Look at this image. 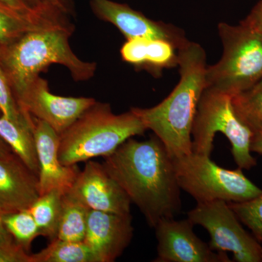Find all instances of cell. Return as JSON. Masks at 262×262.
Here are the masks:
<instances>
[{
	"label": "cell",
	"instance_id": "cell-1",
	"mask_svg": "<svg viewBox=\"0 0 262 262\" xmlns=\"http://www.w3.org/2000/svg\"><path fill=\"white\" fill-rule=\"evenodd\" d=\"M102 164L150 227L179 214L181 188L173 158L158 136L141 141L130 138L104 158Z\"/></svg>",
	"mask_w": 262,
	"mask_h": 262
},
{
	"label": "cell",
	"instance_id": "cell-2",
	"mask_svg": "<svg viewBox=\"0 0 262 262\" xmlns=\"http://www.w3.org/2000/svg\"><path fill=\"white\" fill-rule=\"evenodd\" d=\"M180 80L161 103L151 108L133 107L146 127L159 138L172 158L191 154L192 128L198 103L206 88V54L195 42L179 50Z\"/></svg>",
	"mask_w": 262,
	"mask_h": 262
},
{
	"label": "cell",
	"instance_id": "cell-3",
	"mask_svg": "<svg viewBox=\"0 0 262 262\" xmlns=\"http://www.w3.org/2000/svg\"><path fill=\"white\" fill-rule=\"evenodd\" d=\"M73 31L72 24L39 29L0 47V61L17 102L40 72L54 63L67 67L77 82L94 77L96 63L80 59L70 47Z\"/></svg>",
	"mask_w": 262,
	"mask_h": 262
},
{
	"label": "cell",
	"instance_id": "cell-4",
	"mask_svg": "<svg viewBox=\"0 0 262 262\" xmlns=\"http://www.w3.org/2000/svg\"><path fill=\"white\" fill-rule=\"evenodd\" d=\"M146 130L132 110L115 115L107 103H96L60 135L61 163L72 166L113 154L127 139Z\"/></svg>",
	"mask_w": 262,
	"mask_h": 262
},
{
	"label": "cell",
	"instance_id": "cell-5",
	"mask_svg": "<svg viewBox=\"0 0 262 262\" xmlns=\"http://www.w3.org/2000/svg\"><path fill=\"white\" fill-rule=\"evenodd\" d=\"M219 33L223 55L218 63L207 67L206 88L234 96L262 78V34L244 21L221 23Z\"/></svg>",
	"mask_w": 262,
	"mask_h": 262
},
{
	"label": "cell",
	"instance_id": "cell-6",
	"mask_svg": "<svg viewBox=\"0 0 262 262\" xmlns=\"http://www.w3.org/2000/svg\"><path fill=\"white\" fill-rule=\"evenodd\" d=\"M232 96L215 90L203 91L192 128V151L211 156L215 134L222 133L232 146V157L238 168L250 170L257 165L251 151L253 133L234 113Z\"/></svg>",
	"mask_w": 262,
	"mask_h": 262
},
{
	"label": "cell",
	"instance_id": "cell-7",
	"mask_svg": "<svg viewBox=\"0 0 262 262\" xmlns=\"http://www.w3.org/2000/svg\"><path fill=\"white\" fill-rule=\"evenodd\" d=\"M173 160L179 187L196 203L215 201L243 203L262 192L244 175L243 169L222 168L212 161L211 156L192 152Z\"/></svg>",
	"mask_w": 262,
	"mask_h": 262
},
{
	"label": "cell",
	"instance_id": "cell-8",
	"mask_svg": "<svg viewBox=\"0 0 262 262\" xmlns=\"http://www.w3.org/2000/svg\"><path fill=\"white\" fill-rule=\"evenodd\" d=\"M187 219L208 231L211 237L208 245L213 251H229L234 261H261V244L245 230L227 202L198 203L188 212Z\"/></svg>",
	"mask_w": 262,
	"mask_h": 262
},
{
	"label": "cell",
	"instance_id": "cell-9",
	"mask_svg": "<svg viewBox=\"0 0 262 262\" xmlns=\"http://www.w3.org/2000/svg\"><path fill=\"white\" fill-rule=\"evenodd\" d=\"M96 103L92 98L63 97L51 94L47 80L40 76L18 101L24 113L46 122L59 135Z\"/></svg>",
	"mask_w": 262,
	"mask_h": 262
},
{
	"label": "cell",
	"instance_id": "cell-10",
	"mask_svg": "<svg viewBox=\"0 0 262 262\" xmlns=\"http://www.w3.org/2000/svg\"><path fill=\"white\" fill-rule=\"evenodd\" d=\"M189 219H163L155 229L158 241L156 262H229L225 252H217L200 239Z\"/></svg>",
	"mask_w": 262,
	"mask_h": 262
},
{
	"label": "cell",
	"instance_id": "cell-11",
	"mask_svg": "<svg viewBox=\"0 0 262 262\" xmlns=\"http://www.w3.org/2000/svg\"><path fill=\"white\" fill-rule=\"evenodd\" d=\"M91 6L98 18L113 24L127 40L165 39L173 43L179 50L189 42L180 29L173 25L151 20L127 5L111 0H91Z\"/></svg>",
	"mask_w": 262,
	"mask_h": 262
},
{
	"label": "cell",
	"instance_id": "cell-12",
	"mask_svg": "<svg viewBox=\"0 0 262 262\" xmlns=\"http://www.w3.org/2000/svg\"><path fill=\"white\" fill-rule=\"evenodd\" d=\"M85 163L68 192L90 210L120 214L130 213V199L106 172L103 164L92 160Z\"/></svg>",
	"mask_w": 262,
	"mask_h": 262
},
{
	"label": "cell",
	"instance_id": "cell-13",
	"mask_svg": "<svg viewBox=\"0 0 262 262\" xmlns=\"http://www.w3.org/2000/svg\"><path fill=\"white\" fill-rule=\"evenodd\" d=\"M134 231L130 213L90 210L84 241L100 262H113L130 244Z\"/></svg>",
	"mask_w": 262,
	"mask_h": 262
},
{
	"label": "cell",
	"instance_id": "cell-14",
	"mask_svg": "<svg viewBox=\"0 0 262 262\" xmlns=\"http://www.w3.org/2000/svg\"><path fill=\"white\" fill-rule=\"evenodd\" d=\"M33 122L39 163V195L54 188L68 192L80 173V169L77 165L66 166L60 161L59 134L42 120L33 117Z\"/></svg>",
	"mask_w": 262,
	"mask_h": 262
},
{
	"label": "cell",
	"instance_id": "cell-15",
	"mask_svg": "<svg viewBox=\"0 0 262 262\" xmlns=\"http://www.w3.org/2000/svg\"><path fill=\"white\" fill-rule=\"evenodd\" d=\"M39 196L37 176L14 153L0 157V210L29 209Z\"/></svg>",
	"mask_w": 262,
	"mask_h": 262
},
{
	"label": "cell",
	"instance_id": "cell-16",
	"mask_svg": "<svg viewBox=\"0 0 262 262\" xmlns=\"http://www.w3.org/2000/svg\"><path fill=\"white\" fill-rule=\"evenodd\" d=\"M69 17L50 8L20 9L0 1V47L11 44L29 32L71 24Z\"/></svg>",
	"mask_w": 262,
	"mask_h": 262
},
{
	"label": "cell",
	"instance_id": "cell-17",
	"mask_svg": "<svg viewBox=\"0 0 262 262\" xmlns=\"http://www.w3.org/2000/svg\"><path fill=\"white\" fill-rule=\"evenodd\" d=\"M120 53L124 61L146 70L155 77H159L165 69L177 67L179 63L178 48L165 39H129L122 46Z\"/></svg>",
	"mask_w": 262,
	"mask_h": 262
},
{
	"label": "cell",
	"instance_id": "cell-18",
	"mask_svg": "<svg viewBox=\"0 0 262 262\" xmlns=\"http://www.w3.org/2000/svg\"><path fill=\"white\" fill-rule=\"evenodd\" d=\"M33 127L34 123H22L0 116V137L38 177L39 163Z\"/></svg>",
	"mask_w": 262,
	"mask_h": 262
},
{
	"label": "cell",
	"instance_id": "cell-19",
	"mask_svg": "<svg viewBox=\"0 0 262 262\" xmlns=\"http://www.w3.org/2000/svg\"><path fill=\"white\" fill-rule=\"evenodd\" d=\"M64 190L54 188L40 194L29 208L39 227L40 236L56 239L61 219Z\"/></svg>",
	"mask_w": 262,
	"mask_h": 262
},
{
	"label": "cell",
	"instance_id": "cell-20",
	"mask_svg": "<svg viewBox=\"0 0 262 262\" xmlns=\"http://www.w3.org/2000/svg\"><path fill=\"white\" fill-rule=\"evenodd\" d=\"M90 209L71 193H65L56 238L69 241H84Z\"/></svg>",
	"mask_w": 262,
	"mask_h": 262
},
{
	"label": "cell",
	"instance_id": "cell-21",
	"mask_svg": "<svg viewBox=\"0 0 262 262\" xmlns=\"http://www.w3.org/2000/svg\"><path fill=\"white\" fill-rule=\"evenodd\" d=\"M33 262H100L84 241L56 238L42 251L32 254Z\"/></svg>",
	"mask_w": 262,
	"mask_h": 262
},
{
	"label": "cell",
	"instance_id": "cell-22",
	"mask_svg": "<svg viewBox=\"0 0 262 262\" xmlns=\"http://www.w3.org/2000/svg\"><path fill=\"white\" fill-rule=\"evenodd\" d=\"M232 102L239 120L254 133L262 124V78L232 96Z\"/></svg>",
	"mask_w": 262,
	"mask_h": 262
},
{
	"label": "cell",
	"instance_id": "cell-23",
	"mask_svg": "<svg viewBox=\"0 0 262 262\" xmlns=\"http://www.w3.org/2000/svg\"><path fill=\"white\" fill-rule=\"evenodd\" d=\"M3 221L15 244L29 252L33 241L40 236L39 227L29 210L4 213Z\"/></svg>",
	"mask_w": 262,
	"mask_h": 262
},
{
	"label": "cell",
	"instance_id": "cell-24",
	"mask_svg": "<svg viewBox=\"0 0 262 262\" xmlns=\"http://www.w3.org/2000/svg\"><path fill=\"white\" fill-rule=\"evenodd\" d=\"M241 223L252 232L253 237L262 241V192L256 198L243 203H228Z\"/></svg>",
	"mask_w": 262,
	"mask_h": 262
},
{
	"label": "cell",
	"instance_id": "cell-25",
	"mask_svg": "<svg viewBox=\"0 0 262 262\" xmlns=\"http://www.w3.org/2000/svg\"><path fill=\"white\" fill-rule=\"evenodd\" d=\"M0 112L10 120L22 123L33 124V117L24 113L19 106L0 61Z\"/></svg>",
	"mask_w": 262,
	"mask_h": 262
},
{
	"label": "cell",
	"instance_id": "cell-26",
	"mask_svg": "<svg viewBox=\"0 0 262 262\" xmlns=\"http://www.w3.org/2000/svg\"><path fill=\"white\" fill-rule=\"evenodd\" d=\"M0 262H33L32 254L13 244L0 246Z\"/></svg>",
	"mask_w": 262,
	"mask_h": 262
},
{
	"label": "cell",
	"instance_id": "cell-27",
	"mask_svg": "<svg viewBox=\"0 0 262 262\" xmlns=\"http://www.w3.org/2000/svg\"><path fill=\"white\" fill-rule=\"evenodd\" d=\"M33 7L51 8L58 10L67 15H72L74 12L73 0H27Z\"/></svg>",
	"mask_w": 262,
	"mask_h": 262
},
{
	"label": "cell",
	"instance_id": "cell-28",
	"mask_svg": "<svg viewBox=\"0 0 262 262\" xmlns=\"http://www.w3.org/2000/svg\"><path fill=\"white\" fill-rule=\"evenodd\" d=\"M243 21L262 34V0L253 8L247 18Z\"/></svg>",
	"mask_w": 262,
	"mask_h": 262
},
{
	"label": "cell",
	"instance_id": "cell-29",
	"mask_svg": "<svg viewBox=\"0 0 262 262\" xmlns=\"http://www.w3.org/2000/svg\"><path fill=\"white\" fill-rule=\"evenodd\" d=\"M3 215L4 213L0 210V246L15 243L5 227L4 221H3Z\"/></svg>",
	"mask_w": 262,
	"mask_h": 262
},
{
	"label": "cell",
	"instance_id": "cell-30",
	"mask_svg": "<svg viewBox=\"0 0 262 262\" xmlns=\"http://www.w3.org/2000/svg\"><path fill=\"white\" fill-rule=\"evenodd\" d=\"M251 152L262 155V124L257 130L253 133L251 143Z\"/></svg>",
	"mask_w": 262,
	"mask_h": 262
},
{
	"label": "cell",
	"instance_id": "cell-31",
	"mask_svg": "<svg viewBox=\"0 0 262 262\" xmlns=\"http://www.w3.org/2000/svg\"><path fill=\"white\" fill-rule=\"evenodd\" d=\"M0 1L15 7V8H20V9H29V8H34L29 4L27 0H0Z\"/></svg>",
	"mask_w": 262,
	"mask_h": 262
},
{
	"label": "cell",
	"instance_id": "cell-32",
	"mask_svg": "<svg viewBox=\"0 0 262 262\" xmlns=\"http://www.w3.org/2000/svg\"><path fill=\"white\" fill-rule=\"evenodd\" d=\"M13 151L10 149L9 146L1 137H0V157L6 156V155L12 154Z\"/></svg>",
	"mask_w": 262,
	"mask_h": 262
},
{
	"label": "cell",
	"instance_id": "cell-33",
	"mask_svg": "<svg viewBox=\"0 0 262 262\" xmlns=\"http://www.w3.org/2000/svg\"><path fill=\"white\" fill-rule=\"evenodd\" d=\"M261 244H262V241H261ZM261 260L262 261V245H261Z\"/></svg>",
	"mask_w": 262,
	"mask_h": 262
},
{
	"label": "cell",
	"instance_id": "cell-34",
	"mask_svg": "<svg viewBox=\"0 0 262 262\" xmlns=\"http://www.w3.org/2000/svg\"><path fill=\"white\" fill-rule=\"evenodd\" d=\"M2 115V113H1V112H0V116H1Z\"/></svg>",
	"mask_w": 262,
	"mask_h": 262
}]
</instances>
